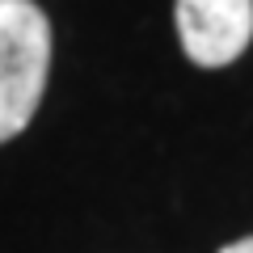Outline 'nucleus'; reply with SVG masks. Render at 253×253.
<instances>
[{
	"label": "nucleus",
	"mask_w": 253,
	"mask_h": 253,
	"mask_svg": "<svg viewBox=\"0 0 253 253\" xmlns=\"http://www.w3.org/2000/svg\"><path fill=\"white\" fill-rule=\"evenodd\" d=\"M51 17L34 0H0V144L34 123L51 76Z\"/></svg>",
	"instance_id": "f257e3e1"
},
{
	"label": "nucleus",
	"mask_w": 253,
	"mask_h": 253,
	"mask_svg": "<svg viewBox=\"0 0 253 253\" xmlns=\"http://www.w3.org/2000/svg\"><path fill=\"white\" fill-rule=\"evenodd\" d=\"M177 42L199 68H228L253 42V0H177Z\"/></svg>",
	"instance_id": "f03ea898"
},
{
	"label": "nucleus",
	"mask_w": 253,
	"mask_h": 253,
	"mask_svg": "<svg viewBox=\"0 0 253 253\" xmlns=\"http://www.w3.org/2000/svg\"><path fill=\"white\" fill-rule=\"evenodd\" d=\"M219 253H253V236H241V241H232V245H224Z\"/></svg>",
	"instance_id": "7ed1b4c3"
}]
</instances>
